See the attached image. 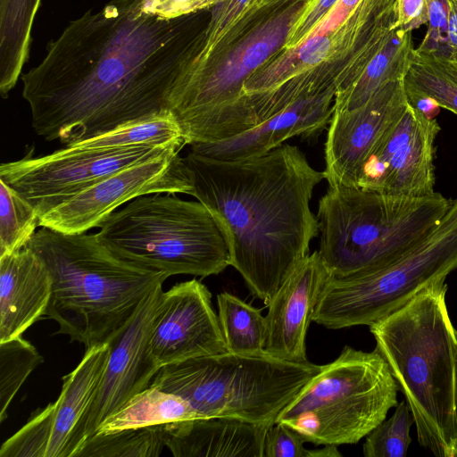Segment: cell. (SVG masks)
I'll use <instances>...</instances> for the list:
<instances>
[{
  "label": "cell",
  "mask_w": 457,
  "mask_h": 457,
  "mask_svg": "<svg viewBox=\"0 0 457 457\" xmlns=\"http://www.w3.org/2000/svg\"><path fill=\"white\" fill-rule=\"evenodd\" d=\"M38 226L36 208L0 179V257L26 246Z\"/></svg>",
  "instance_id": "29"
},
{
  "label": "cell",
  "mask_w": 457,
  "mask_h": 457,
  "mask_svg": "<svg viewBox=\"0 0 457 457\" xmlns=\"http://www.w3.org/2000/svg\"><path fill=\"white\" fill-rule=\"evenodd\" d=\"M110 353L108 342L91 345L77 367L63 377L54 402V427L46 457H72L74 437L97 390Z\"/></svg>",
  "instance_id": "21"
},
{
  "label": "cell",
  "mask_w": 457,
  "mask_h": 457,
  "mask_svg": "<svg viewBox=\"0 0 457 457\" xmlns=\"http://www.w3.org/2000/svg\"><path fill=\"white\" fill-rule=\"evenodd\" d=\"M403 82L407 95L429 97L457 115V76L442 59L413 49Z\"/></svg>",
  "instance_id": "28"
},
{
  "label": "cell",
  "mask_w": 457,
  "mask_h": 457,
  "mask_svg": "<svg viewBox=\"0 0 457 457\" xmlns=\"http://www.w3.org/2000/svg\"><path fill=\"white\" fill-rule=\"evenodd\" d=\"M54 403L37 410L0 448V457H46L54 427Z\"/></svg>",
  "instance_id": "33"
},
{
  "label": "cell",
  "mask_w": 457,
  "mask_h": 457,
  "mask_svg": "<svg viewBox=\"0 0 457 457\" xmlns=\"http://www.w3.org/2000/svg\"><path fill=\"white\" fill-rule=\"evenodd\" d=\"M149 351L160 368L228 352L205 285L194 278L162 291L151 328Z\"/></svg>",
  "instance_id": "15"
},
{
  "label": "cell",
  "mask_w": 457,
  "mask_h": 457,
  "mask_svg": "<svg viewBox=\"0 0 457 457\" xmlns=\"http://www.w3.org/2000/svg\"><path fill=\"white\" fill-rule=\"evenodd\" d=\"M320 367L226 352L162 366L151 386L180 397L196 419L235 418L270 427Z\"/></svg>",
  "instance_id": "8"
},
{
  "label": "cell",
  "mask_w": 457,
  "mask_h": 457,
  "mask_svg": "<svg viewBox=\"0 0 457 457\" xmlns=\"http://www.w3.org/2000/svg\"><path fill=\"white\" fill-rule=\"evenodd\" d=\"M51 287L46 264L29 248L0 257V342L21 337L46 315Z\"/></svg>",
  "instance_id": "19"
},
{
  "label": "cell",
  "mask_w": 457,
  "mask_h": 457,
  "mask_svg": "<svg viewBox=\"0 0 457 457\" xmlns=\"http://www.w3.org/2000/svg\"><path fill=\"white\" fill-rule=\"evenodd\" d=\"M414 423L410 408L403 400L395 406L393 415L378 424L362 445L365 457H404L411 437L410 430Z\"/></svg>",
  "instance_id": "32"
},
{
  "label": "cell",
  "mask_w": 457,
  "mask_h": 457,
  "mask_svg": "<svg viewBox=\"0 0 457 457\" xmlns=\"http://www.w3.org/2000/svg\"><path fill=\"white\" fill-rule=\"evenodd\" d=\"M428 21L426 35L417 51L437 56L447 41L449 4L447 0H428Z\"/></svg>",
  "instance_id": "34"
},
{
  "label": "cell",
  "mask_w": 457,
  "mask_h": 457,
  "mask_svg": "<svg viewBox=\"0 0 457 457\" xmlns=\"http://www.w3.org/2000/svg\"><path fill=\"white\" fill-rule=\"evenodd\" d=\"M300 1H311V0H262V4L267 6H276L286 4L293 2H300Z\"/></svg>",
  "instance_id": "41"
},
{
  "label": "cell",
  "mask_w": 457,
  "mask_h": 457,
  "mask_svg": "<svg viewBox=\"0 0 457 457\" xmlns=\"http://www.w3.org/2000/svg\"><path fill=\"white\" fill-rule=\"evenodd\" d=\"M330 277L318 250L295 267L267 305L263 348L266 354L293 362L308 361L307 329L320 295Z\"/></svg>",
  "instance_id": "18"
},
{
  "label": "cell",
  "mask_w": 457,
  "mask_h": 457,
  "mask_svg": "<svg viewBox=\"0 0 457 457\" xmlns=\"http://www.w3.org/2000/svg\"><path fill=\"white\" fill-rule=\"evenodd\" d=\"M342 453L337 450V445H327L321 449L308 450L306 457H339Z\"/></svg>",
  "instance_id": "40"
},
{
  "label": "cell",
  "mask_w": 457,
  "mask_h": 457,
  "mask_svg": "<svg viewBox=\"0 0 457 457\" xmlns=\"http://www.w3.org/2000/svg\"><path fill=\"white\" fill-rule=\"evenodd\" d=\"M186 145L181 129L171 112L118 127L64 146L120 148L138 145Z\"/></svg>",
  "instance_id": "26"
},
{
  "label": "cell",
  "mask_w": 457,
  "mask_h": 457,
  "mask_svg": "<svg viewBox=\"0 0 457 457\" xmlns=\"http://www.w3.org/2000/svg\"><path fill=\"white\" fill-rule=\"evenodd\" d=\"M453 1H455L457 3V0H453Z\"/></svg>",
  "instance_id": "43"
},
{
  "label": "cell",
  "mask_w": 457,
  "mask_h": 457,
  "mask_svg": "<svg viewBox=\"0 0 457 457\" xmlns=\"http://www.w3.org/2000/svg\"><path fill=\"white\" fill-rule=\"evenodd\" d=\"M270 427L235 418H201L163 425L175 457H263Z\"/></svg>",
  "instance_id": "20"
},
{
  "label": "cell",
  "mask_w": 457,
  "mask_h": 457,
  "mask_svg": "<svg viewBox=\"0 0 457 457\" xmlns=\"http://www.w3.org/2000/svg\"><path fill=\"white\" fill-rule=\"evenodd\" d=\"M408 104L403 79H399L383 86L353 111H334L325 143L323 171L328 186L354 187L370 149Z\"/></svg>",
  "instance_id": "16"
},
{
  "label": "cell",
  "mask_w": 457,
  "mask_h": 457,
  "mask_svg": "<svg viewBox=\"0 0 457 457\" xmlns=\"http://www.w3.org/2000/svg\"><path fill=\"white\" fill-rule=\"evenodd\" d=\"M41 0H0V95L7 98L29 57L31 29Z\"/></svg>",
  "instance_id": "23"
},
{
  "label": "cell",
  "mask_w": 457,
  "mask_h": 457,
  "mask_svg": "<svg viewBox=\"0 0 457 457\" xmlns=\"http://www.w3.org/2000/svg\"><path fill=\"white\" fill-rule=\"evenodd\" d=\"M174 195L133 199L104 221L98 238L119 257L169 277L222 272L230 253L221 225L198 200Z\"/></svg>",
  "instance_id": "7"
},
{
  "label": "cell",
  "mask_w": 457,
  "mask_h": 457,
  "mask_svg": "<svg viewBox=\"0 0 457 457\" xmlns=\"http://www.w3.org/2000/svg\"><path fill=\"white\" fill-rule=\"evenodd\" d=\"M163 425L96 433L75 457H157L165 446Z\"/></svg>",
  "instance_id": "27"
},
{
  "label": "cell",
  "mask_w": 457,
  "mask_h": 457,
  "mask_svg": "<svg viewBox=\"0 0 457 457\" xmlns=\"http://www.w3.org/2000/svg\"><path fill=\"white\" fill-rule=\"evenodd\" d=\"M445 280L434 282L370 326L414 420L419 444L457 457V330Z\"/></svg>",
  "instance_id": "3"
},
{
  "label": "cell",
  "mask_w": 457,
  "mask_h": 457,
  "mask_svg": "<svg viewBox=\"0 0 457 457\" xmlns=\"http://www.w3.org/2000/svg\"><path fill=\"white\" fill-rule=\"evenodd\" d=\"M52 280L46 315L87 347L103 344L169 276L114 254L96 234H65L42 227L26 245Z\"/></svg>",
  "instance_id": "4"
},
{
  "label": "cell",
  "mask_w": 457,
  "mask_h": 457,
  "mask_svg": "<svg viewBox=\"0 0 457 457\" xmlns=\"http://www.w3.org/2000/svg\"><path fill=\"white\" fill-rule=\"evenodd\" d=\"M193 189L227 237L230 265L267 306L320 234L310 202L325 179L295 145L224 161L191 151L183 157Z\"/></svg>",
  "instance_id": "2"
},
{
  "label": "cell",
  "mask_w": 457,
  "mask_h": 457,
  "mask_svg": "<svg viewBox=\"0 0 457 457\" xmlns=\"http://www.w3.org/2000/svg\"><path fill=\"white\" fill-rule=\"evenodd\" d=\"M440 59H442L447 67L457 76V62H451L443 58Z\"/></svg>",
  "instance_id": "42"
},
{
  "label": "cell",
  "mask_w": 457,
  "mask_h": 457,
  "mask_svg": "<svg viewBox=\"0 0 457 457\" xmlns=\"http://www.w3.org/2000/svg\"><path fill=\"white\" fill-rule=\"evenodd\" d=\"M309 3L262 6L234 41L191 65L170 102L186 145L228 140L257 126L244 85L283 50Z\"/></svg>",
  "instance_id": "5"
},
{
  "label": "cell",
  "mask_w": 457,
  "mask_h": 457,
  "mask_svg": "<svg viewBox=\"0 0 457 457\" xmlns=\"http://www.w3.org/2000/svg\"><path fill=\"white\" fill-rule=\"evenodd\" d=\"M162 291V284L152 289L130 319L108 339L106 367L76 432L72 457L107 418L149 387L159 371L149 351V337Z\"/></svg>",
  "instance_id": "14"
},
{
  "label": "cell",
  "mask_w": 457,
  "mask_h": 457,
  "mask_svg": "<svg viewBox=\"0 0 457 457\" xmlns=\"http://www.w3.org/2000/svg\"><path fill=\"white\" fill-rule=\"evenodd\" d=\"M447 1L449 4L447 41L441 54L436 57L457 62V3L453 0Z\"/></svg>",
  "instance_id": "39"
},
{
  "label": "cell",
  "mask_w": 457,
  "mask_h": 457,
  "mask_svg": "<svg viewBox=\"0 0 457 457\" xmlns=\"http://www.w3.org/2000/svg\"><path fill=\"white\" fill-rule=\"evenodd\" d=\"M337 1L311 0L306 9L295 23L284 48L294 47L305 38Z\"/></svg>",
  "instance_id": "37"
},
{
  "label": "cell",
  "mask_w": 457,
  "mask_h": 457,
  "mask_svg": "<svg viewBox=\"0 0 457 457\" xmlns=\"http://www.w3.org/2000/svg\"><path fill=\"white\" fill-rule=\"evenodd\" d=\"M217 304L227 351L242 355L265 353L266 321L262 309L228 292L217 295Z\"/></svg>",
  "instance_id": "25"
},
{
  "label": "cell",
  "mask_w": 457,
  "mask_h": 457,
  "mask_svg": "<svg viewBox=\"0 0 457 457\" xmlns=\"http://www.w3.org/2000/svg\"><path fill=\"white\" fill-rule=\"evenodd\" d=\"M163 154L127 166L65 199L39 217V226L65 234L101 227L118 207L151 194L191 195L193 186L179 152Z\"/></svg>",
  "instance_id": "12"
},
{
  "label": "cell",
  "mask_w": 457,
  "mask_h": 457,
  "mask_svg": "<svg viewBox=\"0 0 457 457\" xmlns=\"http://www.w3.org/2000/svg\"><path fill=\"white\" fill-rule=\"evenodd\" d=\"M260 6H264L262 0H222L211 8L209 21L200 36L198 54L192 64L234 41L245 20Z\"/></svg>",
  "instance_id": "30"
},
{
  "label": "cell",
  "mask_w": 457,
  "mask_h": 457,
  "mask_svg": "<svg viewBox=\"0 0 457 457\" xmlns=\"http://www.w3.org/2000/svg\"><path fill=\"white\" fill-rule=\"evenodd\" d=\"M439 129L435 118L409 104L370 149L354 187L412 197L435 193L433 161Z\"/></svg>",
  "instance_id": "13"
},
{
  "label": "cell",
  "mask_w": 457,
  "mask_h": 457,
  "mask_svg": "<svg viewBox=\"0 0 457 457\" xmlns=\"http://www.w3.org/2000/svg\"><path fill=\"white\" fill-rule=\"evenodd\" d=\"M209 18L210 9L165 18L143 0H112L71 21L21 76L34 132L68 145L171 112Z\"/></svg>",
  "instance_id": "1"
},
{
  "label": "cell",
  "mask_w": 457,
  "mask_h": 457,
  "mask_svg": "<svg viewBox=\"0 0 457 457\" xmlns=\"http://www.w3.org/2000/svg\"><path fill=\"white\" fill-rule=\"evenodd\" d=\"M451 203L436 192L412 197L328 186L316 215L318 252L334 277L384 266L430 232Z\"/></svg>",
  "instance_id": "6"
},
{
  "label": "cell",
  "mask_w": 457,
  "mask_h": 457,
  "mask_svg": "<svg viewBox=\"0 0 457 457\" xmlns=\"http://www.w3.org/2000/svg\"><path fill=\"white\" fill-rule=\"evenodd\" d=\"M338 79H322L254 128L228 140L194 144L190 151L233 161L262 155L294 137H312L330 122Z\"/></svg>",
  "instance_id": "17"
},
{
  "label": "cell",
  "mask_w": 457,
  "mask_h": 457,
  "mask_svg": "<svg viewBox=\"0 0 457 457\" xmlns=\"http://www.w3.org/2000/svg\"><path fill=\"white\" fill-rule=\"evenodd\" d=\"M196 419L189 405L176 395L150 385L107 418L96 433L151 427Z\"/></svg>",
  "instance_id": "24"
},
{
  "label": "cell",
  "mask_w": 457,
  "mask_h": 457,
  "mask_svg": "<svg viewBox=\"0 0 457 457\" xmlns=\"http://www.w3.org/2000/svg\"><path fill=\"white\" fill-rule=\"evenodd\" d=\"M222 0H143L145 12L165 18H177L208 10Z\"/></svg>",
  "instance_id": "36"
},
{
  "label": "cell",
  "mask_w": 457,
  "mask_h": 457,
  "mask_svg": "<svg viewBox=\"0 0 457 457\" xmlns=\"http://www.w3.org/2000/svg\"><path fill=\"white\" fill-rule=\"evenodd\" d=\"M457 269V198L437 225L393 262L325 284L312 321L327 328L370 326Z\"/></svg>",
  "instance_id": "10"
},
{
  "label": "cell",
  "mask_w": 457,
  "mask_h": 457,
  "mask_svg": "<svg viewBox=\"0 0 457 457\" xmlns=\"http://www.w3.org/2000/svg\"><path fill=\"white\" fill-rule=\"evenodd\" d=\"M44 361L36 347L21 337L0 342V422L29 374Z\"/></svg>",
  "instance_id": "31"
},
{
  "label": "cell",
  "mask_w": 457,
  "mask_h": 457,
  "mask_svg": "<svg viewBox=\"0 0 457 457\" xmlns=\"http://www.w3.org/2000/svg\"><path fill=\"white\" fill-rule=\"evenodd\" d=\"M412 50L411 32L395 28L360 75L349 85L337 89L334 111H353L364 104L386 84L403 79Z\"/></svg>",
  "instance_id": "22"
},
{
  "label": "cell",
  "mask_w": 457,
  "mask_h": 457,
  "mask_svg": "<svg viewBox=\"0 0 457 457\" xmlns=\"http://www.w3.org/2000/svg\"><path fill=\"white\" fill-rule=\"evenodd\" d=\"M395 28L403 31L412 30L428 24V0H397Z\"/></svg>",
  "instance_id": "38"
},
{
  "label": "cell",
  "mask_w": 457,
  "mask_h": 457,
  "mask_svg": "<svg viewBox=\"0 0 457 457\" xmlns=\"http://www.w3.org/2000/svg\"><path fill=\"white\" fill-rule=\"evenodd\" d=\"M398 385L377 348L345 345L281 410L282 423L314 445L357 444L398 404Z\"/></svg>",
  "instance_id": "9"
},
{
  "label": "cell",
  "mask_w": 457,
  "mask_h": 457,
  "mask_svg": "<svg viewBox=\"0 0 457 457\" xmlns=\"http://www.w3.org/2000/svg\"><path fill=\"white\" fill-rule=\"evenodd\" d=\"M171 145L120 148L64 146L51 154L3 162L0 179L37 211L39 217L65 199L127 166L156 157Z\"/></svg>",
  "instance_id": "11"
},
{
  "label": "cell",
  "mask_w": 457,
  "mask_h": 457,
  "mask_svg": "<svg viewBox=\"0 0 457 457\" xmlns=\"http://www.w3.org/2000/svg\"><path fill=\"white\" fill-rule=\"evenodd\" d=\"M303 438L282 423L270 426L265 435L263 457H306Z\"/></svg>",
  "instance_id": "35"
}]
</instances>
